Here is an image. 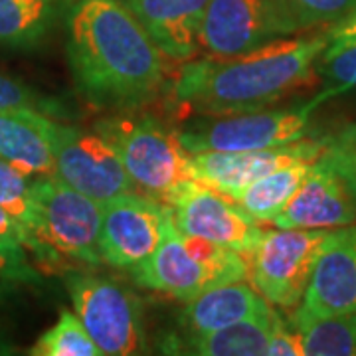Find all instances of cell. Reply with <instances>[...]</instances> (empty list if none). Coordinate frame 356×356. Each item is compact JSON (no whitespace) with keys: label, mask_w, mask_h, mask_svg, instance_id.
I'll use <instances>...</instances> for the list:
<instances>
[{"label":"cell","mask_w":356,"mask_h":356,"mask_svg":"<svg viewBox=\"0 0 356 356\" xmlns=\"http://www.w3.org/2000/svg\"><path fill=\"white\" fill-rule=\"evenodd\" d=\"M67 62L95 107L135 111L168 81V58L123 0H77L67 14Z\"/></svg>","instance_id":"cell-1"},{"label":"cell","mask_w":356,"mask_h":356,"mask_svg":"<svg viewBox=\"0 0 356 356\" xmlns=\"http://www.w3.org/2000/svg\"><path fill=\"white\" fill-rule=\"evenodd\" d=\"M329 46L327 28L318 34L275 38L236 56H204L182 62L172 95L178 107L194 115L250 113L309 88Z\"/></svg>","instance_id":"cell-2"},{"label":"cell","mask_w":356,"mask_h":356,"mask_svg":"<svg viewBox=\"0 0 356 356\" xmlns=\"http://www.w3.org/2000/svg\"><path fill=\"white\" fill-rule=\"evenodd\" d=\"M93 131L117 153L137 191L159 202H166L175 188L191 178V153L178 131L166 129L153 117L119 111L95 121Z\"/></svg>","instance_id":"cell-3"},{"label":"cell","mask_w":356,"mask_h":356,"mask_svg":"<svg viewBox=\"0 0 356 356\" xmlns=\"http://www.w3.org/2000/svg\"><path fill=\"white\" fill-rule=\"evenodd\" d=\"M331 229H264L245 252L248 281L266 301L293 313L301 305L318 252Z\"/></svg>","instance_id":"cell-4"},{"label":"cell","mask_w":356,"mask_h":356,"mask_svg":"<svg viewBox=\"0 0 356 356\" xmlns=\"http://www.w3.org/2000/svg\"><path fill=\"white\" fill-rule=\"evenodd\" d=\"M36 210L34 234L54 254L83 264H103L99 250L102 202L81 194L58 177L32 180Z\"/></svg>","instance_id":"cell-5"},{"label":"cell","mask_w":356,"mask_h":356,"mask_svg":"<svg viewBox=\"0 0 356 356\" xmlns=\"http://www.w3.org/2000/svg\"><path fill=\"white\" fill-rule=\"evenodd\" d=\"M40 123L50 143L54 177L102 204L119 194L137 192L117 153L95 131L65 125L44 113Z\"/></svg>","instance_id":"cell-6"},{"label":"cell","mask_w":356,"mask_h":356,"mask_svg":"<svg viewBox=\"0 0 356 356\" xmlns=\"http://www.w3.org/2000/svg\"><path fill=\"white\" fill-rule=\"evenodd\" d=\"M67 291L76 315L103 356H129L143 350V309L131 289L102 275L72 273Z\"/></svg>","instance_id":"cell-7"},{"label":"cell","mask_w":356,"mask_h":356,"mask_svg":"<svg viewBox=\"0 0 356 356\" xmlns=\"http://www.w3.org/2000/svg\"><path fill=\"white\" fill-rule=\"evenodd\" d=\"M318 99L295 109L281 111H250V113L222 115L202 127L178 131L188 153H236L281 147L307 139L311 133L309 117Z\"/></svg>","instance_id":"cell-8"},{"label":"cell","mask_w":356,"mask_h":356,"mask_svg":"<svg viewBox=\"0 0 356 356\" xmlns=\"http://www.w3.org/2000/svg\"><path fill=\"white\" fill-rule=\"evenodd\" d=\"M165 204L170 206L182 234L222 243L242 255L254 248L266 229L229 196L192 178L177 186Z\"/></svg>","instance_id":"cell-9"},{"label":"cell","mask_w":356,"mask_h":356,"mask_svg":"<svg viewBox=\"0 0 356 356\" xmlns=\"http://www.w3.org/2000/svg\"><path fill=\"white\" fill-rule=\"evenodd\" d=\"M275 228L334 229L356 224V180L321 154L281 214Z\"/></svg>","instance_id":"cell-10"},{"label":"cell","mask_w":356,"mask_h":356,"mask_svg":"<svg viewBox=\"0 0 356 356\" xmlns=\"http://www.w3.org/2000/svg\"><path fill=\"white\" fill-rule=\"evenodd\" d=\"M166 204L125 192L102 204L99 250L105 264L131 269L153 254L163 234Z\"/></svg>","instance_id":"cell-11"},{"label":"cell","mask_w":356,"mask_h":356,"mask_svg":"<svg viewBox=\"0 0 356 356\" xmlns=\"http://www.w3.org/2000/svg\"><path fill=\"white\" fill-rule=\"evenodd\" d=\"M323 151H325V139L307 137L297 143L259 149V151L191 153L188 168H191L192 180L232 198L254 180L266 177L277 168L301 161H317Z\"/></svg>","instance_id":"cell-12"},{"label":"cell","mask_w":356,"mask_h":356,"mask_svg":"<svg viewBox=\"0 0 356 356\" xmlns=\"http://www.w3.org/2000/svg\"><path fill=\"white\" fill-rule=\"evenodd\" d=\"M295 311L307 315L356 313V224L329 232L303 301Z\"/></svg>","instance_id":"cell-13"},{"label":"cell","mask_w":356,"mask_h":356,"mask_svg":"<svg viewBox=\"0 0 356 356\" xmlns=\"http://www.w3.org/2000/svg\"><path fill=\"white\" fill-rule=\"evenodd\" d=\"M129 271L139 285L175 297L178 301H191L204 289L216 285L208 269L188 252L168 204L163 220V234L154 252Z\"/></svg>","instance_id":"cell-14"},{"label":"cell","mask_w":356,"mask_h":356,"mask_svg":"<svg viewBox=\"0 0 356 356\" xmlns=\"http://www.w3.org/2000/svg\"><path fill=\"white\" fill-rule=\"evenodd\" d=\"M275 40L266 0H210L198 48L206 56H236Z\"/></svg>","instance_id":"cell-15"},{"label":"cell","mask_w":356,"mask_h":356,"mask_svg":"<svg viewBox=\"0 0 356 356\" xmlns=\"http://www.w3.org/2000/svg\"><path fill=\"white\" fill-rule=\"evenodd\" d=\"M170 62L198 56V32L210 0H123Z\"/></svg>","instance_id":"cell-16"},{"label":"cell","mask_w":356,"mask_h":356,"mask_svg":"<svg viewBox=\"0 0 356 356\" xmlns=\"http://www.w3.org/2000/svg\"><path fill=\"white\" fill-rule=\"evenodd\" d=\"M273 307L245 280L218 283L186 301L180 318L191 334L216 331Z\"/></svg>","instance_id":"cell-17"},{"label":"cell","mask_w":356,"mask_h":356,"mask_svg":"<svg viewBox=\"0 0 356 356\" xmlns=\"http://www.w3.org/2000/svg\"><path fill=\"white\" fill-rule=\"evenodd\" d=\"M38 111L0 109V159L28 177H54V156Z\"/></svg>","instance_id":"cell-18"},{"label":"cell","mask_w":356,"mask_h":356,"mask_svg":"<svg viewBox=\"0 0 356 356\" xmlns=\"http://www.w3.org/2000/svg\"><path fill=\"white\" fill-rule=\"evenodd\" d=\"M280 313L275 307L267 311L232 323L216 331L191 334L188 353L200 356H261L267 353L269 334Z\"/></svg>","instance_id":"cell-19"},{"label":"cell","mask_w":356,"mask_h":356,"mask_svg":"<svg viewBox=\"0 0 356 356\" xmlns=\"http://www.w3.org/2000/svg\"><path fill=\"white\" fill-rule=\"evenodd\" d=\"M313 163L315 161H301V163L277 168L266 177L254 180L252 184H248L243 191L232 196V200L240 204L257 222L271 224L273 218L281 214V210L287 206L293 194L301 186Z\"/></svg>","instance_id":"cell-20"},{"label":"cell","mask_w":356,"mask_h":356,"mask_svg":"<svg viewBox=\"0 0 356 356\" xmlns=\"http://www.w3.org/2000/svg\"><path fill=\"white\" fill-rule=\"evenodd\" d=\"M289 323L301 334L305 356H356V313L307 315L293 311Z\"/></svg>","instance_id":"cell-21"},{"label":"cell","mask_w":356,"mask_h":356,"mask_svg":"<svg viewBox=\"0 0 356 356\" xmlns=\"http://www.w3.org/2000/svg\"><path fill=\"white\" fill-rule=\"evenodd\" d=\"M273 36L329 28L356 6V0H266Z\"/></svg>","instance_id":"cell-22"},{"label":"cell","mask_w":356,"mask_h":356,"mask_svg":"<svg viewBox=\"0 0 356 356\" xmlns=\"http://www.w3.org/2000/svg\"><path fill=\"white\" fill-rule=\"evenodd\" d=\"M56 0H0V44L30 46L38 42L54 16Z\"/></svg>","instance_id":"cell-23"},{"label":"cell","mask_w":356,"mask_h":356,"mask_svg":"<svg viewBox=\"0 0 356 356\" xmlns=\"http://www.w3.org/2000/svg\"><path fill=\"white\" fill-rule=\"evenodd\" d=\"M32 356H103L97 344L89 337L88 329L79 321L76 311L60 309L56 325L40 337L32 348Z\"/></svg>","instance_id":"cell-24"},{"label":"cell","mask_w":356,"mask_h":356,"mask_svg":"<svg viewBox=\"0 0 356 356\" xmlns=\"http://www.w3.org/2000/svg\"><path fill=\"white\" fill-rule=\"evenodd\" d=\"M30 178L32 177H28L20 168L0 159V206L34 232L36 210H34V200H32Z\"/></svg>","instance_id":"cell-25"},{"label":"cell","mask_w":356,"mask_h":356,"mask_svg":"<svg viewBox=\"0 0 356 356\" xmlns=\"http://www.w3.org/2000/svg\"><path fill=\"white\" fill-rule=\"evenodd\" d=\"M317 74L327 79V91L318 97L321 102L331 95L356 91V44L323 51Z\"/></svg>","instance_id":"cell-26"},{"label":"cell","mask_w":356,"mask_h":356,"mask_svg":"<svg viewBox=\"0 0 356 356\" xmlns=\"http://www.w3.org/2000/svg\"><path fill=\"white\" fill-rule=\"evenodd\" d=\"M0 109H8V111L30 109L56 119L65 115V109L56 99L4 74H0Z\"/></svg>","instance_id":"cell-27"},{"label":"cell","mask_w":356,"mask_h":356,"mask_svg":"<svg viewBox=\"0 0 356 356\" xmlns=\"http://www.w3.org/2000/svg\"><path fill=\"white\" fill-rule=\"evenodd\" d=\"M0 280L4 283H40L42 277L20 243L0 238Z\"/></svg>","instance_id":"cell-28"},{"label":"cell","mask_w":356,"mask_h":356,"mask_svg":"<svg viewBox=\"0 0 356 356\" xmlns=\"http://www.w3.org/2000/svg\"><path fill=\"white\" fill-rule=\"evenodd\" d=\"M0 238H6V240L20 243L26 252L36 255L42 264H58L60 255L54 254L46 243L34 236L32 229L28 228L26 224H22L18 218L13 216L8 210H4L2 206H0Z\"/></svg>","instance_id":"cell-29"},{"label":"cell","mask_w":356,"mask_h":356,"mask_svg":"<svg viewBox=\"0 0 356 356\" xmlns=\"http://www.w3.org/2000/svg\"><path fill=\"white\" fill-rule=\"evenodd\" d=\"M323 154L356 180V123L344 125L331 137H325Z\"/></svg>","instance_id":"cell-30"},{"label":"cell","mask_w":356,"mask_h":356,"mask_svg":"<svg viewBox=\"0 0 356 356\" xmlns=\"http://www.w3.org/2000/svg\"><path fill=\"white\" fill-rule=\"evenodd\" d=\"M266 356H305L301 334L289 321L277 317L269 334Z\"/></svg>","instance_id":"cell-31"},{"label":"cell","mask_w":356,"mask_h":356,"mask_svg":"<svg viewBox=\"0 0 356 356\" xmlns=\"http://www.w3.org/2000/svg\"><path fill=\"white\" fill-rule=\"evenodd\" d=\"M327 36H329L327 50H337L343 46L356 44V6L346 16H343L339 22H334L327 28Z\"/></svg>","instance_id":"cell-32"},{"label":"cell","mask_w":356,"mask_h":356,"mask_svg":"<svg viewBox=\"0 0 356 356\" xmlns=\"http://www.w3.org/2000/svg\"><path fill=\"white\" fill-rule=\"evenodd\" d=\"M6 355H16V346L8 343V341H4V339L0 337V356Z\"/></svg>","instance_id":"cell-33"},{"label":"cell","mask_w":356,"mask_h":356,"mask_svg":"<svg viewBox=\"0 0 356 356\" xmlns=\"http://www.w3.org/2000/svg\"><path fill=\"white\" fill-rule=\"evenodd\" d=\"M2 283H4V281L0 280V293H2V289H4V285H2Z\"/></svg>","instance_id":"cell-34"}]
</instances>
